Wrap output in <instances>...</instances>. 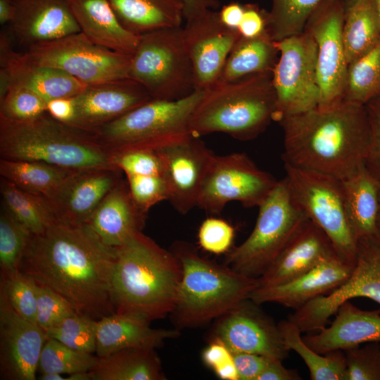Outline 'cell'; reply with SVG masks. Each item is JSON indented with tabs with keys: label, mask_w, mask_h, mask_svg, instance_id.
I'll return each mask as SVG.
<instances>
[{
	"label": "cell",
	"mask_w": 380,
	"mask_h": 380,
	"mask_svg": "<svg viewBox=\"0 0 380 380\" xmlns=\"http://www.w3.org/2000/svg\"><path fill=\"white\" fill-rule=\"evenodd\" d=\"M267 12V32L279 42L303 32L312 12L324 0H271Z\"/></svg>",
	"instance_id": "obj_39"
},
{
	"label": "cell",
	"mask_w": 380,
	"mask_h": 380,
	"mask_svg": "<svg viewBox=\"0 0 380 380\" xmlns=\"http://www.w3.org/2000/svg\"><path fill=\"white\" fill-rule=\"evenodd\" d=\"M244 11V6L238 2H231L224 5L219 11L220 21L227 27L236 30L241 23Z\"/></svg>",
	"instance_id": "obj_56"
},
{
	"label": "cell",
	"mask_w": 380,
	"mask_h": 380,
	"mask_svg": "<svg viewBox=\"0 0 380 380\" xmlns=\"http://www.w3.org/2000/svg\"><path fill=\"white\" fill-rule=\"evenodd\" d=\"M372 2L380 18V0H372Z\"/></svg>",
	"instance_id": "obj_60"
},
{
	"label": "cell",
	"mask_w": 380,
	"mask_h": 380,
	"mask_svg": "<svg viewBox=\"0 0 380 380\" xmlns=\"http://www.w3.org/2000/svg\"><path fill=\"white\" fill-rule=\"evenodd\" d=\"M13 3L8 32L27 49L80 32L68 0H13Z\"/></svg>",
	"instance_id": "obj_23"
},
{
	"label": "cell",
	"mask_w": 380,
	"mask_h": 380,
	"mask_svg": "<svg viewBox=\"0 0 380 380\" xmlns=\"http://www.w3.org/2000/svg\"><path fill=\"white\" fill-rule=\"evenodd\" d=\"M341 1L344 5L346 11H347L353 6H355L360 0H341Z\"/></svg>",
	"instance_id": "obj_59"
},
{
	"label": "cell",
	"mask_w": 380,
	"mask_h": 380,
	"mask_svg": "<svg viewBox=\"0 0 380 380\" xmlns=\"http://www.w3.org/2000/svg\"><path fill=\"white\" fill-rule=\"evenodd\" d=\"M341 181L348 220L355 239L378 232L379 182L365 165Z\"/></svg>",
	"instance_id": "obj_30"
},
{
	"label": "cell",
	"mask_w": 380,
	"mask_h": 380,
	"mask_svg": "<svg viewBox=\"0 0 380 380\" xmlns=\"http://www.w3.org/2000/svg\"><path fill=\"white\" fill-rule=\"evenodd\" d=\"M46 113V102L22 86L11 84L0 97V120L27 121Z\"/></svg>",
	"instance_id": "obj_43"
},
{
	"label": "cell",
	"mask_w": 380,
	"mask_h": 380,
	"mask_svg": "<svg viewBox=\"0 0 380 380\" xmlns=\"http://www.w3.org/2000/svg\"><path fill=\"white\" fill-rule=\"evenodd\" d=\"M24 54L34 63L60 69L87 85L129 78L132 58L92 42L81 32L32 45Z\"/></svg>",
	"instance_id": "obj_11"
},
{
	"label": "cell",
	"mask_w": 380,
	"mask_h": 380,
	"mask_svg": "<svg viewBox=\"0 0 380 380\" xmlns=\"http://www.w3.org/2000/svg\"><path fill=\"white\" fill-rule=\"evenodd\" d=\"M151 99L141 84L129 78L87 85L73 96L75 115L68 125L94 133Z\"/></svg>",
	"instance_id": "obj_21"
},
{
	"label": "cell",
	"mask_w": 380,
	"mask_h": 380,
	"mask_svg": "<svg viewBox=\"0 0 380 380\" xmlns=\"http://www.w3.org/2000/svg\"><path fill=\"white\" fill-rule=\"evenodd\" d=\"M46 112L54 119L70 124L75 115L73 96L49 101L46 103Z\"/></svg>",
	"instance_id": "obj_55"
},
{
	"label": "cell",
	"mask_w": 380,
	"mask_h": 380,
	"mask_svg": "<svg viewBox=\"0 0 380 380\" xmlns=\"http://www.w3.org/2000/svg\"><path fill=\"white\" fill-rule=\"evenodd\" d=\"M239 380H257L271 357L251 353H233Z\"/></svg>",
	"instance_id": "obj_51"
},
{
	"label": "cell",
	"mask_w": 380,
	"mask_h": 380,
	"mask_svg": "<svg viewBox=\"0 0 380 380\" xmlns=\"http://www.w3.org/2000/svg\"><path fill=\"white\" fill-rule=\"evenodd\" d=\"M250 298L215 319L210 340L223 342L232 353H251L284 360L289 353L279 325Z\"/></svg>",
	"instance_id": "obj_16"
},
{
	"label": "cell",
	"mask_w": 380,
	"mask_h": 380,
	"mask_svg": "<svg viewBox=\"0 0 380 380\" xmlns=\"http://www.w3.org/2000/svg\"><path fill=\"white\" fill-rule=\"evenodd\" d=\"M0 158L38 161L76 172L119 170L112 153L94 133L60 122L47 113L23 122L0 120Z\"/></svg>",
	"instance_id": "obj_4"
},
{
	"label": "cell",
	"mask_w": 380,
	"mask_h": 380,
	"mask_svg": "<svg viewBox=\"0 0 380 380\" xmlns=\"http://www.w3.org/2000/svg\"><path fill=\"white\" fill-rule=\"evenodd\" d=\"M292 199L329 237L336 251L355 262L357 240L348 220L341 181L315 171L284 164Z\"/></svg>",
	"instance_id": "obj_10"
},
{
	"label": "cell",
	"mask_w": 380,
	"mask_h": 380,
	"mask_svg": "<svg viewBox=\"0 0 380 380\" xmlns=\"http://www.w3.org/2000/svg\"><path fill=\"white\" fill-rule=\"evenodd\" d=\"M115 167L125 175H163L164 165L157 149H132L113 153Z\"/></svg>",
	"instance_id": "obj_47"
},
{
	"label": "cell",
	"mask_w": 380,
	"mask_h": 380,
	"mask_svg": "<svg viewBox=\"0 0 380 380\" xmlns=\"http://www.w3.org/2000/svg\"><path fill=\"white\" fill-rule=\"evenodd\" d=\"M234 236L235 228L230 223L211 217L201 223L198 232V243L205 251L220 255L229 251Z\"/></svg>",
	"instance_id": "obj_49"
},
{
	"label": "cell",
	"mask_w": 380,
	"mask_h": 380,
	"mask_svg": "<svg viewBox=\"0 0 380 380\" xmlns=\"http://www.w3.org/2000/svg\"><path fill=\"white\" fill-rule=\"evenodd\" d=\"M12 38L3 30L0 34V97L11 84L27 88L46 103L53 99L72 97L87 86L68 73L49 66L32 63L14 51Z\"/></svg>",
	"instance_id": "obj_20"
},
{
	"label": "cell",
	"mask_w": 380,
	"mask_h": 380,
	"mask_svg": "<svg viewBox=\"0 0 380 380\" xmlns=\"http://www.w3.org/2000/svg\"><path fill=\"white\" fill-rule=\"evenodd\" d=\"M146 214L134 203L122 178L92 213L86 224L106 246L117 248L142 232Z\"/></svg>",
	"instance_id": "obj_27"
},
{
	"label": "cell",
	"mask_w": 380,
	"mask_h": 380,
	"mask_svg": "<svg viewBox=\"0 0 380 380\" xmlns=\"http://www.w3.org/2000/svg\"><path fill=\"white\" fill-rule=\"evenodd\" d=\"M346 10L341 0H324L308 19L304 31L317 46L318 108L343 101L348 63L343 40Z\"/></svg>",
	"instance_id": "obj_15"
},
{
	"label": "cell",
	"mask_w": 380,
	"mask_h": 380,
	"mask_svg": "<svg viewBox=\"0 0 380 380\" xmlns=\"http://www.w3.org/2000/svg\"><path fill=\"white\" fill-rule=\"evenodd\" d=\"M248 237L227 253L225 265L247 277L262 276L307 217L291 198L285 178L258 206Z\"/></svg>",
	"instance_id": "obj_8"
},
{
	"label": "cell",
	"mask_w": 380,
	"mask_h": 380,
	"mask_svg": "<svg viewBox=\"0 0 380 380\" xmlns=\"http://www.w3.org/2000/svg\"><path fill=\"white\" fill-rule=\"evenodd\" d=\"M80 32L92 42L132 55L139 37L120 23L108 0H68Z\"/></svg>",
	"instance_id": "obj_29"
},
{
	"label": "cell",
	"mask_w": 380,
	"mask_h": 380,
	"mask_svg": "<svg viewBox=\"0 0 380 380\" xmlns=\"http://www.w3.org/2000/svg\"><path fill=\"white\" fill-rule=\"evenodd\" d=\"M92 380H165L156 348H129L98 357Z\"/></svg>",
	"instance_id": "obj_32"
},
{
	"label": "cell",
	"mask_w": 380,
	"mask_h": 380,
	"mask_svg": "<svg viewBox=\"0 0 380 380\" xmlns=\"http://www.w3.org/2000/svg\"><path fill=\"white\" fill-rule=\"evenodd\" d=\"M149 322L115 312L96 320V355L103 357L129 348H157L169 338L179 336L177 329H155Z\"/></svg>",
	"instance_id": "obj_28"
},
{
	"label": "cell",
	"mask_w": 380,
	"mask_h": 380,
	"mask_svg": "<svg viewBox=\"0 0 380 380\" xmlns=\"http://www.w3.org/2000/svg\"><path fill=\"white\" fill-rule=\"evenodd\" d=\"M97 359L98 356L93 353L78 351L55 339L48 338L40 354L37 372L39 374L87 372L94 366Z\"/></svg>",
	"instance_id": "obj_40"
},
{
	"label": "cell",
	"mask_w": 380,
	"mask_h": 380,
	"mask_svg": "<svg viewBox=\"0 0 380 380\" xmlns=\"http://www.w3.org/2000/svg\"><path fill=\"white\" fill-rule=\"evenodd\" d=\"M31 233L4 208L0 213L1 277L8 276L20 270V265Z\"/></svg>",
	"instance_id": "obj_41"
},
{
	"label": "cell",
	"mask_w": 380,
	"mask_h": 380,
	"mask_svg": "<svg viewBox=\"0 0 380 380\" xmlns=\"http://www.w3.org/2000/svg\"><path fill=\"white\" fill-rule=\"evenodd\" d=\"M121 25L141 36L158 30L182 27L184 20L180 0H108Z\"/></svg>",
	"instance_id": "obj_31"
},
{
	"label": "cell",
	"mask_w": 380,
	"mask_h": 380,
	"mask_svg": "<svg viewBox=\"0 0 380 380\" xmlns=\"http://www.w3.org/2000/svg\"><path fill=\"white\" fill-rule=\"evenodd\" d=\"M281 360L272 358L257 380H300L302 377L295 369L286 368Z\"/></svg>",
	"instance_id": "obj_54"
},
{
	"label": "cell",
	"mask_w": 380,
	"mask_h": 380,
	"mask_svg": "<svg viewBox=\"0 0 380 380\" xmlns=\"http://www.w3.org/2000/svg\"><path fill=\"white\" fill-rule=\"evenodd\" d=\"M278 181L244 153L215 155L203 179L197 207L212 215L220 214L231 201L247 208L258 207Z\"/></svg>",
	"instance_id": "obj_13"
},
{
	"label": "cell",
	"mask_w": 380,
	"mask_h": 380,
	"mask_svg": "<svg viewBox=\"0 0 380 380\" xmlns=\"http://www.w3.org/2000/svg\"><path fill=\"white\" fill-rule=\"evenodd\" d=\"M371 299L380 305V231L357 241L353 270L338 288L307 303L288 317L302 332L312 333L326 327L329 318L346 301Z\"/></svg>",
	"instance_id": "obj_14"
},
{
	"label": "cell",
	"mask_w": 380,
	"mask_h": 380,
	"mask_svg": "<svg viewBox=\"0 0 380 380\" xmlns=\"http://www.w3.org/2000/svg\"><path fill=\"white\" fill-rule=\"evenodd\" d=\"M121 171L95 169L75 172L50 198L56 218L73 224H86L92 213L122 179Z\"/></svg>",
	"instance_id": "obj_25"
},
{
	"label": "cell",
	"mask_w": 380,
	"mask_h": 380,
	"mask_svg": "<svg viewBox=\"0 0 380 380\" xmlns=\"http://www.w3.org/2000/svg\"><path fill=\"white\" fill-rule=\"evenodd\" d=\"M75 172L38 161L0 159L1 177L46 199Z\"/></svg>",
	"instance_id": "obj_34"
},
{
	"label": "cell",
	"mask_w": 380,
	"mask_h": 380,
	"mask_svg": "<svg viewBox=\"0 0 380 380\" xmlns=\"http://www.w3.org/2000/svg\"><path fill=\"white\" fill-rule=\"evenodd\" d=\"M182 37L189 57L196 91H203L220 79L227 57L241 37L225 26L218 11L208 10L185 21Z\"/></svg>",
	"instance_id": "obj_17"
},
{
	"label": "cell",
	"mask_w": 380,
	"mask_h": 380,
	"mask_svg": "<svg viewBox=\"0 0 380 380\" xmlns=\"http://www.w3.org/2000/svg\"><path fill=\"white\" fill-rule=\"evenodd\" d=\"M336 253H338L327 234L307 217L265 273L258 278L259 287L292 281Z\"/></svg>",
	"instance_id": "obj_24"
},
{
	"label": "cell",
	"mask_w": 380,
	"mask_h": 380,
	"mask_svg": "<svg viewBox=\"0 0 380 380\" xmlns=\"http://www.w3.org/2000/svg\"><path fill=\"white\" fill-rule=\"evenodd\" d=\"M1 278L0 291L13 309L24 319L37 324L35 281L20 270Z\"/></svg>",
	"instance_id": "obj_44"
},
{
	"label": "cell",
	"mask_w": 380,
	"mask_h": 380,
	"mask_svg": "<svg viewBox=\"0 0 380 380\" xmlns=\"http://www.w3.org/2000/svg\"><path fill=\"white\" fill-rule=\"evenodd\" d=\"M201 358L203 363L215 374L234 362L232 350L223 342L215 339L210 340L203 350Z\"/></svg>",
	"instance_id": "obj_53"
},
{
	"label": "cell",
	"mask_w": 380,
	"mask_h": 380,
	"mask_svg": "<svg viewBox=\"0 0 380 380\" xmlns=\"http://www.w3.org/2000/svg\"><path fill=\"white\" fill-rule=\"evenodd\" d=\"M343 351L346 380H380V343L369 342Z\"/></svg>",
	"instance_id": "obj_45"
},
{
	"label": "cell",
	"mask_w": 380,
	"mask_h": 380,
	"mask_svg": "<svg viewBox=\"0 0 380 380\" xmlns=\"http://www.w3.org/2000/svg\"><path fill=\"white\" fill-rule=\"evenodd\" d=\"M354 265L355 262L336 253L292 281L257 288L248 298L259 305L275 303L296 310L338 288L349 277Z\"/></svg>",
	"instance_id": "obj_22"
},
{
	"label": "cell",
	"mask_w": 380,
	"mask_h": 380,
	"mask_svg": "<svg viewBox=\"0 0 380 380\" xmlns=\"http://www.w3.org/2000/svg\"><path fill=\"white\" fill-rule=\"evenodd\" d=\"M377 227L379 230L380 231V197H379V213H378V217H377Z\"/></svg>",
	"instance_id": "obj_61"
},
{
	"label": "cell",
	"mask_w": 380,
	"mask_h": 380,
	"mask_svg": "<svg viewBox=\"0 0 380 380\" xmlns=\"http://www.w3.org/2000/svg\"><path fill=\"white\" fill-rule=\"evenodd\" d=\"M278 325L285 346L300 356L309 370L311 380H346V362L343 350L319 354L304 342L302 331L293 322L284 319Z\"/></svg>",
	"instance_id": "obj_35"
},
{
	"label": "cell",
	"mask_w": 380,
	"mask_h": 380,
	"mask_svg": "<svg viewBox=\"0 0 380 380\" xmlns=\"http://www.w3.org/2000/svg\"><path fill=\"white\" fill-rule=\"evenodd\" d=\"M131 197L144 213H148L154 205L169 200L170 191L163 175H126Z\"/></svg>",
	"instance_id": "obj_46"
},
{
	"label": "cell",
	"mask_w": 380,
	"mask_h": 380,
	"mask_svg": "<svg viewBox=\"0 0 380 380\" xmlns=\"http://www.w3.org/2000/svg\"><path fill=\"white\" fill-rule=\"evenodd\" d=\"M47 339L45 331L18 314L0 291L1 379L35 380Z\"/></svg>",
	"instance_id": "obj_19"
},
{
	"label": "cell",
	"mask_w": 380,
	"mask_h": 380,
	"mask_svg": "<svg viewBox=\"0 0 380 380\" xmlns=\"http://www.w3.org/2000/svg\"><path fill=\"white\" fill-rule=\"evenodd\" d=\"M37 324L43 330L56 326L77 312L63 297L36 283Z\"/></svg>",
	"instance_id": "obj_48"
},
{
	"label": "cell",
	"mask_w": 380,
	"mask_h": 380,
	"mask_svg": "<svg viewBox=\"0 0 380 380\" xmlns=\"http://www.w3.org/2000/svg\"><path fill=\"white\" fill-rule=\"evenodd\" d=\"M279 57L272 72L276 95L274 120L317 107V46L304 31L277 42Z\"/></svg>",
	"instance_id": "obj_12"
},
{
	"label": "cell",
	"mask_w": 380,
	"mask_h": 380,
	"mask_svg": "<svg viewBox=\"0 0 380 380\" xmlns=\"http://www.w3.org/2000/svg\"><path fill=\"white\" fill-rule=\"evenodd\" d=\"M380 96V42L348 64L343 101L365 106Z\"/></svg>",
	"instance_id": "obj_38"
},
{
	"label": "cell",
	"mask_w": 380,
	"mask_h": 380,
	"mask_svg": "<svg viewBox=\"0 0 380 380\" xmlns=\"http://www.w3.org/2000/svg\"><path fill=\"white\" fill-rule=\"evenodd\" d=\"M201 96L196 91L175 101L151 99L94 134L111 153L158 149L192 134L191 115Z\"/></svg>",
	"instance_id": "obj_7"
},
{
	"label": "cell",
	"mask_w": 380,
	"mask_h": 380,
	"mask_svg": "<svg viewBox=\"0 0 380 380\" xmlns=\"http://www.w3.org/2000/svg\"><path fill=\"white\" fill-rule=\"evenodd\" d=\"M96 320L77 313L44 331L48 338L78 351L94 353L96 350Z\"/></svg>",
	"instance_id": "obj_42"
},
{
	"label": "cell",
	"mask_w": 380,
	"mask_h": 380,
	"mask_svg": "<svg viewBox=\"0 0 380 380\" xmlns=\"http://www.w3.org/2000/svg\"><path fill=\"white\" fill-rule=\"evenodd\" d=\"M334 315L329 327L303 336L304 342L317 353L325 354L369 342L380 343V308L362 310L348 300Z\"/></svg>",
	"instance_id": "obj_26"
},
{
	"label": "cell",
	"mask_w": 380,
	"mask_h": 380,
	"mask_svg": "<svg viewBox=\"0 0 380 380\" xmlns=\"http://www.w3.org/2000/svg\"><path fill=\"white\" fill-rule=\"evenodd\" d=\"M115 248L86 224L55 220L31 234L20 271L63 297L78 314L95 320L115 312L112 277Z\"/></svg>",
	"instance_id": "obj_1"
},
{
	"label": "cell",
	"mask_w": 380,
	"mask_h": 380,
	"mask_svg": "<svg viewBox=\"0 0 380 380\" xmlns=\"http://www.w3.org/2000/svg\"><path fill=\"white\" fill-rule=\"evenodd\" d=\"M2 208L32 234L42 233L56 218L48 201L1 177Z\"/></svg>",
	"instance_id": "obj_36"
},
{
	"label": "cell",
	"mask_w": 380,
	"mask_h": 380,
	"mask_svg": "<svg viewBox=\"0 0 380 380\" xmlns=\"http://www.w3.org/2000/svg\"><path fill=\"white\" fill-rule=\"evenodd\" d=\"M267 12L253 4L244 5V11L237 30L241 37L253 38L267 31Z\"/></svg>",
	"instance_id": "obj_52"
},
{
	"label": "cell",
	"mask_w": 380,
	"mask_h": 380,
	"mask_svg": "<svg viewBox=\"0 0 380 380\" xmlns=\"http://www.w3.org/2000/svg\"><path fill=\"white\" fill-rule=\"evenodd\" d=\"M277 101L272 72L217 82L201 91L189 120L195 136L220 132L252 140L274 120Z\"/></svg>",
	"instance_id": "obj_6"
},
{
	"label": "cell",
	"mask_w": 380,
	"mask_h": 380,
	"mask_svg": "<svg viewBox=\"0 0 380 380\" xmlns=\"http://www.w3.org/2000/svg\"><path fill=\"white\" fill-rule=\"evenodd\" d=\"M343 40L348 64L380 42V18L372 0H360L346 11Z\"/></svg>",
	"instance_id": "obj_37"
},
{
	"label": "cell",
	"mask_w": 380,
	"mask_h": 380,
	"mask_svg": "<svg viewBox=\"0 0 380 380\" xmlns=\"http://www.w3.org/2000/svg\"><path fill=\"white\" fill-rule=\"evenodd\" d=\"M115 251L112 277L115 312L149 322L170 315L182 278L175 254L142 232Z\"/></svg>",
	"instance_id": "obj_3"
},
{
	"label": "cell",
	"mask_w": 380,
	"mask_h": 380,
	"mask_svg": "<svg viewBox=\"0 0 380 380\" xmlns=\"http://www.w3.org/2000/svg\"><path fill=\"white\" fill-rule=\"evenodd\" d=\"M365 106L370 125V140L365 165L380 184V96Z\"/></svg>",
	"instance_id": "obj_50"
},
{
	"label": "cell",
	"mask_w": 380,
	"mask_h": 380,
	"mask_svg": "<svg viewBox=\"0 0 380 380\" xmlns=\"http://www.w3.org/2000/svg\"><path fill=\"white\" fill-rule=\"evenodd\" d=\"M170 251L182 267L175 305L170 313L179 330L216 319L259 287L258 279L202 257L190 243L175 241Z\"/></svg>",
	"instance_id": "obj_5"
},
{
	"label": "cell",
	"mask_w": 380,
	"mask_h": 380,
	"mask_svg": "<svg viewBox=\"0 0 380 380\" xmlns=\"http://www.w3.org/2000/svg\"><path fill=\"white\" fill-rule=\"evenodd\" d=\"M157 150L169 187L168 201L179 213L186 214L197 206L203 179L215 154L194 134Z\"/></svg>",
	"instance_id": "obj_18"
},
{
	"label": "cell",
	"mask_w": 380,
	"mask_h": 380,
	"mask_svg": "<svg viewBox=\"0 0 380 380\" xmlns=\"http://www.w3.org/2000/svg\"><path fill=\"white\" fill-rule=\"evenodd\" d=\"M279 57L277 42L266 31L253 38L241 37L229 53L217 82H229L272 72Z\"/></svg>",
	"instance_id": "obj_33"
},
{
	"label": "cell",
	"mask_w": 380,
	"mask_h": 380,
	"mask_svg": "<svg viewBox=\"0 0 380 380\" xmlns=\"http://www.w3.org/2000/svg\"><path fill=\"white\" fill-rule=\"evenodd\" d=\"M13 0H0V23L1 25H8L13 15Z\"/></svg>",
	"instance_id": "obj_58"
},
{
	"label": "cell",
	"mask_w": 380,
	"mask_h": 380,
	"mask_svg": "<svg viewBox=\"0 0 380 380\" xmlns=\"http://www.w3.org/2000/svg\"><path fill=\"white\" fill-rule=\"evenodd\" d=\"M284 164L343 180L365 165L370 125L365 106L343 101L283 118Z\"/></svg>",
	"instance_id": "obj_2"
},
{
	"label": "cell",
	"mask_w": 380,
	"mask_h": 380,
	"mask_svg": "<svg viewBox=\"0 0 380 380\" xmlns=\"http://www.w3.org/2000/svg\"><path fill=\"white\" fill-rule=\"evenodd\" d=\"M184 8V21L203 13L208 10H214L219 6L217 0H180Z\"/></svg>",
	"instance_id": "obj_57"
},
{
	"label": "cell",
	"mask_w": 380,
	"mask_h": 380,
	"mask_svg": "<svg viewBox=\"0 0 380 380\" xmlns=\"http://www.w3.org/2000/svg\"><path fill=\"white\" fill-rule=\"evenodd\" d=\"M129 78L141 84L153 99L179 100L196 91L182 26L139 36Z\"/></svg>",
	"instance_id": "obj_9"
}]
</instances>
